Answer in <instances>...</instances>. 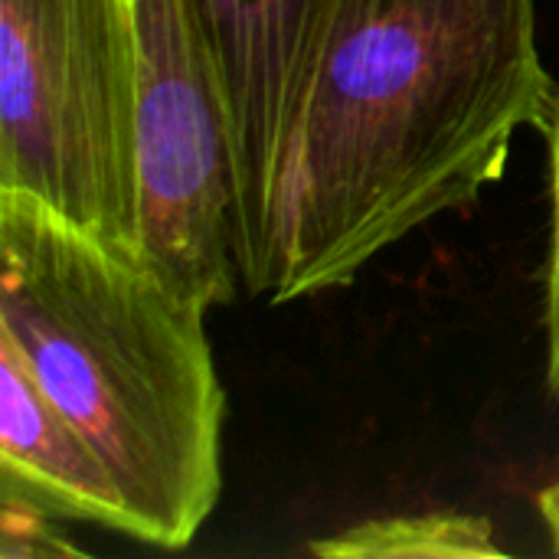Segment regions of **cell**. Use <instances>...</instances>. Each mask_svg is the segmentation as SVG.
Returning <instances> with one entry per match:
<instances>
[{
    "mask_svg": "<svg viewBox=\"0 0 559 559\" xmlns=\"http://www.w3.org/2000/svg\"><path fill=\"white\" fill-rule=\"evenodd\" d=\"M559 88L537 0H328L265 200L249 295L272 305L357 282L373 259L501 180Z\"/></svg>",
    "mask_w": 559,
    "mask_h": 559,
    "instance_id": "obj_1",
    "label": "cell"
},
{
    "mask_svg": "<svg viewBox=\"0 0 559 559\" xmlns=\"http://www.w3.org/2000/svg\"><path fill=\"white\" fill-rule=\"evenodd\" d=\"M206 314L138 249L0 190V344L111 475L128 537L160 550L193 544L223 491Z\"/></svg>",
    "mask_w": 559,
    "mask_h": 559,
    "instance_id": "obj_2",
    "label": "cell"
},
{
    "mask_svg": "<svg viewBox=\"0 0 559 559\" xmlns=\"http://www.w3.org/2000/svg\"><path fill=\"white\" fill-rule=\"evenodd\" d=\"M0 190L138 249L141 69L131 0H0Z\"/></svg>",
    "mask_w": 559,
    "mask_h": 559,
    "instance_id": "obj_3",
    "label": "cell"
},
{
    "mask_svg": "<svg viewBox=\"0 0 559 559\" xmlns=\"http://www.w3.org/2000/svg\"><path fill=\"white\" fill-rule=\"evenodd\" d=\"M141 69L138 252L210 311L242 285L236 170L200 0H131Z\"/></svg>",
    "mask_w": 559,
    "mask_h": 559,
    "instance_id": "obj_4",
    "label": "cell"
},
{
    "mask_svg": "<svg viewBox=\"0 0 559 559\" xmlns=\"http://www.w3.org/2000/svg\"><path fill=\"white\" fill-rule=\"evenodd\" d=\"M328 0H200L236 170V262L249 288L285 111Z\"/></svg>",
    "mask_w": 559,
    "mask_h": 559,
    "instance_id": "obj_5",
    "label": "cell"
},
{
    "mask_svg": "<svg viewBox=\"0 0 559 559\" xmlns=\"http://www.w3.org/2000/svg\"><path fill=\"white\" fill-rule=\"evenodd\" d=\"M0 498L128 537L111 475L7 344H0Z\"/></svg>",
    "mask_w": 559,
    "mask_h": 559,
    "instance_id": "obj_6",
    "label": "cell"
},
{
    "mask_svg": "<svg viewBox=\"0 0 559 559\" xmlns=\"http://www.w3.org/2000/svg\"><path fill=\"white\" fill-rule=\"evenodd\" d=\"M324 559H478L504 557L508 547L481 514L419 511L390 514L328 534L308 547Z\"/></svg>",
    "mask_w": 559,
    "mask_h": 559,
    "instance_id": "obj_7",
    "label": "cell"
},
{
    "mask_svg": "<svg viewBox=\"0 0 559 559\" xmlns=\"http://www.w3.org/2000/svg\"><path fill=\"white\" fill-rule=\"evenodd\" d=\"M85 550L59 531V518L16 498H0V559H62Z\"/></svg>",
    "mask_w": 559,
    "mask_h": 559,
    "instance_id": "obj_8",
    "label": "cell"
},
{
    "mask_svg": "<svg viewBox=\"0 0 559 559\" xmlns=\"http://www.w3.org/2000/svg\"><path fill=\"white\" fill-rule=\"evenodd\" d=\"M547 134L550 151V259H547V377L559 403V102Z\"/></svg>",
    "mask_w": 559,
    "mask_h": 559,
    "instance_id": "obj_9",
    "label": "cell"
},
{
    "mask_svg": "<svg viewBox=\"0 0 559 559\" xmlns=\"http://www.w3.org/2000/svg\"><path fill=\"white\" fill-rule=\"evenodd\" d=\"M540 521H544V527H547V534H550V547H554V554L559 557V475L554 485H547L544 491H540Z\"/></svg>",
    "mask_w": 559,
    "mask_h": 559,
    "instance_id": "obj_10",
    "label": "cell"
}]
</instances>
